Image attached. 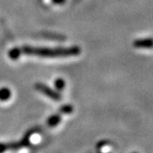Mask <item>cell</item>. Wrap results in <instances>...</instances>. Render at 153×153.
<instances>
[{"label":"cell","instance_id":"3","mask_svg":"<svg viewBox=\"0 0 153 153\" xmlns=\"http://www.w3.org/2000/svg\"><path fill=\"white\" fill-rule=\"evenodd\" d=\"M35 89L42 92V94H45V96H47L50 99L53 100V101H60L61 100V95L59 94V92H57L56 91H54L53 89H51L50 87H48L47 85L43 84V83H36L35 84Z\"/></svg>","mask_w":153,"mask_h":153},{"label":"cell","instance_id":"8","mask_svg":"<svg viewBox=\"0 0 153 153\" xmlns=\"http://www.w3.org/2000/svg\"><path fill=\"white\" fill-rule=\"evenodd\" d=\"M54 86L58 91H61L65 88V81L62 79H57L56 81H54Z\"/></svg>","mask_w":153,"mask_h":153},{"label":"cell","instance_id":"7","mask_svg":"<svg viewBox=\"0 0 153 153\" xmlns=\"http://www.w3.org/2000/svg\"><path fill=\"white\" fill-rule=\"evenodd\" d=\"M21 54V52H20V48H13L12 50H10L9 53H8V56L10 59H13V60H16L19 57V56Z\"/></svg>","mask_w":153,"mask_h":153},{"label":"cell","instance_id":"2","mask_svg":"<svg viewBox=\"0 0 153 153\" xmlns=\"http://www.w3.org/2000/svg\"><path fill=\"white\" fill-rule=\"evenodd\" d=\"M34 130H30V132L25 135V137L19 142H12V143H0V152L7 149H18L22 147H27L30 145V137L33 134Z\"/></svg>","mask_w":153,"mask_h":153},{"label":"cell","instance_id":"5","mask_svg":"<svg viewBox=\"0 0 153 153\" xmlns=\"http://www.w3.org/2000/svg\"><path fill=\"white\" fill-rule=\"evenodd\" d=\"M61 122V116L59 114H53L50 116L47 120V125L51 127L56 126Z\"/></svg>","mask_w":153,"mask_h":153},{"label":"cell","instance_id":"4","mask_svg":"<svg viewBox=\"0 0 153 153\" xmlns=\"http://www.w3.org/2000/svg\"><path fill=\"white\" fill-rule=\"evenodd\" d=\"M134 46L137 49H152L153 48V39H141L134 42Z\"/></svg>","mask_w":153,"mask_h":153},{"label":"cell","instance_id":"9","mask_svg":"<svg viewBox=\"0 0 153 153\" xmlns=\"http://www.w3.org/2000/svg\"><path fill=\"white\" fill-rule=\"evenodd\" d=\"M60 112L63 114H70L73 112V107L71 105H64L61 107Z\"/></svg>","mask_w":153,"mask_h":153},{"label":"cell","instance_id":"10","mask_svg":"<svg viewBox=\"0 0 153 153\" xmlns=\"http://www.w3.org/2000/svg\"><path fill=\"white\" fill-rule=\"evenodd\" d=\"M53 2L56 3V4H61V3L65 2V0H53Z\"/></svg>","mask_w":153,"mask_h":153},{"label":"cell","instance_id":"6","mask_svg":"<svg viewBox=\"0 0 153 153\" xmlns=\"http://www.w3.org/2000/svg\"><path fill=\"white\" fill-rule=\"evenodd\" d=\"M10 96H11V91L7 88H2L0 89V101H7Z\"/></svg>","mask_w":153,"mask_h":153},{"label":"cell","instance_id":"1","mask_svg":"<svg viewBox=\"0 0 153 153\" xmlns=\"http://www.w3.org/2000/svg\"><path fill=\"white\" fill-rule=\"evenodd\" d=\"M21 53H25L28 56H37L41 57H67L78 56L80 53L81 50L79 46H70V47H56V48H48V47H33V46H23L20 48Z\"/></svg>","mask_w":153,"mask_h":153}]
</instances>
